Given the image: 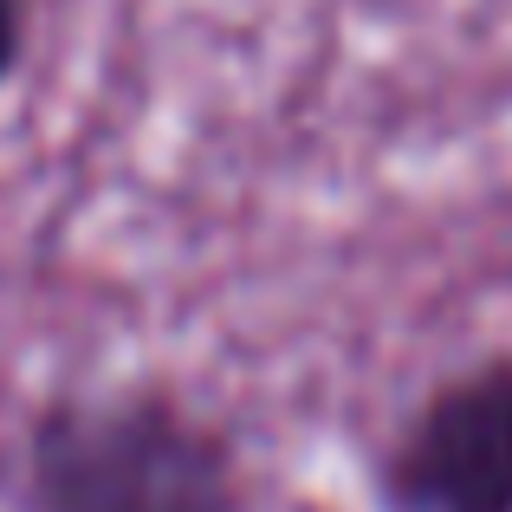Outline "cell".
<instances>
[{
	"instance_id": "1",
	"label": "cell",
	"mask_w": 512,
	"mask_h": 512,
	"mask_svg": "<svg viewBox=\"0 0 512 512\" xmlns=\"http://www.w3.org/2000/svg\"><path fill=\"white\" fill-rule=\"evenodd\" d=\"M26 512H240V461L163 389L59 396L26 428Z\"/></svg>"
},
{
	"instance_id": "2",
	"label": "cell",
	"mask_w": 512,
	"mask_h": 512,
	"mask_svg": "<svg viewBox=\"0 0 512 512\" xmlns=\"http://www.w3.org/2000/svg\"><path fill=\"white\" fill-rule=\"evenodd\" d=\"M383 512H512V357H480L409 415L376 467Z\"/></svg>"
},
{
	"instance_id": "3",
	"label": "cell",
	"mask_w": 512,
	"mask_h": 512,
	"mask_svg": "<svg viewBox=\"0 0 512 512\" xmlns=\"http://www.w3.org/2000/svg\"><path fill=\"white\" fill-rule=\"evenodd\" d=\"M20 52H26V7L20 0H0V85L13 78Z\"/></svg>"
}]
</instances>
